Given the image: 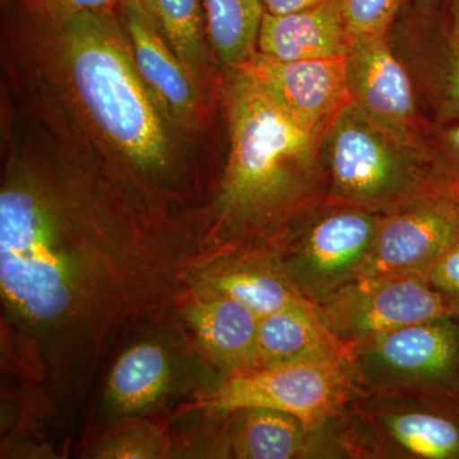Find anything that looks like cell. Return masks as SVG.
Returning a JSON list of instances; mask_svg holds the SVG:
<instances>
[{
	"label": "cell",
	"mask_w": 459,
	"mask_h": 459,
	"mask_svg": "<svg viewBox=\"0 0 459 459\" xmlns=\"http://www.w3.org/2000/svg\"><path fill=\"white\" fill-rule=\"evenodd\" d=\"M316 307L329 329L346 344L451 316L422 274L360 277Z\"/></svg>",
	"instance_id": "10"
},
{
	"label": "cell",
	"mask_w": 459,
	"mask_h": 459,
	"mask_svg": "<svg viewBox=\"0 0 459 459\" xmlns=\"http://www.w3.org/2000/svg\"><path fill=\"white\" fill-rule=\"evenodd\" d=\"M177 56L193 71L204 62L202 0H144Z\"/></svg>",
	"instance_id": "22"
},
{
	"label": "cell",
	"mask_w": 459,
	"mask_h": 459,
	"mask_svg": "<svg viewBox=\"0 0 459 459\" xmlns=\"http://www.w3.org/2000/svg\"><path fill=\"white\" fill-rule=\"evenodd\" d=\"M346 77L351 101L371 120L410 146L430 147L410 75L392 51L388 36L353 38Z\"/></svg>",
	"instance_id": "11"
},
{
	"label": "cell",
	"mask_w": 459,
	"mask_h": 459,
	"mask_svg": "<svg viewBox=\"0 0 459 459\" xmlns=\"http://www.w3.org/2000/svg\"><path fill=\"white\" fill-rule=\"evenodd\" d=\"M230 152L199 223V252L276 243L325 204L328 174L320 142L246 71L226 87Z\"/></svg>",
	"instance_id": "2"
},
{
	"label": "cell",
	"mask_w": 459,
	"mask_h": 459,
	"mask_svg": "<svg viewBox=\"0 0 459 459\" xmlns=\"http://www.w3.org/2000/svg\"><path fill=\"white\" fill-rule=\"evenodd\" d=\"M329 204L385 214L435 195L428 150L404 143L350 102L322 142Z\"/></svg>",
	"instance_id": "4"
},
{
	"label": "cell",
	"mask_w": 459,
	"mask_h": 459,
	"mask_svg": "<svg viewBox=\"0 0 459 459\" xmlns=\"http://www.w3.org/2000/svg\"><path fill=\"white\" fill-rule=\"evenodd\" d=\"M449 36L451 40L459 41V0H448Z\"/></svg>",
	"instance_id": "30"
},
{
	"label": "cell",
	"mask_w": 459,
	"mask_h": 459,
	"mask_svg": "<svg viewBox=\"0 0 459 459\" xmlns=\"http://www.w3.org/2000/svg\"><path fill=\"white\" fill-rule=\"evenodd\" d=\"M356 394L459 395V320L416 323L349 344Z\"/></svg>",
	"instance_id": "7"
},
{
	"label": "cell",
	"mask_w": 459,
	"mask_h": 459,
	"mask_svg": "<svg viewBox=\"0 0 459 459\" xmlns=\"http://www.w3.org/2000/svg\"><path fill=\"white\" fill-rule=\"evenodd\" d=\"M355 394L344 361L296 362L223 377L181 402L178 413L222 418L235 410L264 407L291 413L312 429L340 415Z\"/></svg>",
	"instance_id": "9"
},
{
	"label": "cell",
	"mask_w": 459,
	"mask_h": 459,
	"mask_svg": "<svg viewBox=\"0 0 459 459\" xmlns=\"http://www.w3.org/2000/svg\"><path fill=\"white\" fill-rule=\"evenodd\" d=\"M177 314L199 351L223 377L258 368L259 316L244 305L186 286Z\"/></svg>",
	"instance_id": "16"
},
{
	"label": "cell",
	"mask_w": 459,
	"mask_h": 459,
	"mask_svg": "<svg viewBox=\"0 0 459 459\" xmlns=\"http://www.w3.org/2000/svg\"><path fill=\"white\" fill-rule=\"evenodd\" d=\"M171 202L110 165L5 170L3 337L54 400L80 403L129 337L177 314L201 247Z\"/></svg>",
	"instance_id": "1"
},
{
	"label": "cell",
	"mask_w": 459,
	"mask_h": 459,
	"mask_svg": "<svg viewBox=\"0 0 459 459\" xmlns=\"http://www.w3.org/2000/svg\"><path fill=\"white\" fill-rule=\"evenodd\" d=\"M459 238V201L428 195L383 214L361 277L422 274Z\"/></svg>",
	"instance_id": "12"
},
{
	"label": "cell",
	"mask_w": 459,
	"mask_h": 459,
	"mask_svg": "<svg viewBox=\"0 0 459 459\" xmlns=\"http://www.w3.org/2000/svg\"><path fill=\"white\" fill-rule=\"evenodd\" d=\"M217 419L220 458L303 459L309 429L291 413L247 407Z\"/></svg>",
	"instance_id": "19"
},
{
	"label": "cell",
	"mask_w": 459,
	"mask_h": 459,
	"mask_svg": "<svg viewBox=\"0 0 459 459\" xmlns=\"http://www.w3.org/2000/svg\"><path fill=\"white\" fill-rule=\"evenodd\" d=\"M44 3L56 20L63 21L78 12L115 11L124 0H44Z\"/></svg>",
	"instance_id": "27"
},
{
	"label": "cell",
	"mask_w": 459,
	"mask_h": 459,
	"mask_svg": "<svg viewBox=\"0 0 459 459\" xmlns=\"http://www.w3.org/2000/svg\"><path fill=\"white\" fill-rule=\"evenodd\" d=\"M120 9L142 80L169 122L189 129L199 110L190 69L172 50L144 0H124Z\"/></svg>",
	"instance_id": "15"
},
{
	"label": "cell",
	"mask_w": 459,
	"mask_h": 459,
	"mask_svg": "<svg viewBox=\"0 0 459 459\" xmlns=\"http://www.w3.org/2000/svg\"><path fill=\"white\" fill-rule=\"evenodd\" d=\"M177 453L166 425L148 416H135L114 422L91 437L84 455L98 459H161Z\"/></svg>",
	"instance_id": "21"
},
{
	"label": "cell",
	"mask_w": 459,
	"mask_h": 459,
	"mask_svg": "<svg viewBox=\"0 0 459 459\" xmlns=\"http://www.w3.org/2000/svg\"><path fill=\"white\" fill-rule=\"evenodd\" d=\"M186 283L199 291L231 299L259 318L307 301L287 277L276 243L199 252L190 263Z\"/></svg>",
	"instance_id": "13"
},
{
	"label": "cell",
	"mask_w": 459,
	"mask_h": 459,
	"mask_svg": "<svg viewBox=\"0 0 459 459\" xmlns=\"http://www.w3.org/2000/svg\"><path fill=\"white\" fill-rule=\"evenodd\" d=\"M424 277L442 298L449 316L459 320V238Z\"/></svg>",
	"instance_id": "24"
},
{
	"label": "cell",
	"mask_w": 459,
	"mask_h": 459,
	"mask_svg": "<svg viewBox=\"0 0 459 459\" xmlns=\"http://www.w3.org/2000/svg\"><path fill=\"white\" fill-rule=\"evenodd\" d=\"M323 2L325 0H262L265 13L274 14V16L307 11Z\"/></svg>",
	"instance_id": "29"
},
{
	"label": "cell",
	"mask_w": 459,
	"mask_h": 459,
	"mask_svg": "<svg viewBox=\"0 0 459 459\" xmlns=\"http://www.w3.org/2000/svg\"><path fill=\"white\" fill-rule=\"evenodd\" d=\"M404 0H338L351 39L386 35Z\"/></svg>",
	"instance_id": "23"
},
{
	"label": "cell",
	"mask_w": 459,
	"mask_h": 459,
	"mask_svg": "<svg viewBox=\"0 0 459 459\" xmlns=\"http://www.w3.org/2000/svg\"><path fill=\"white\" fill-rule=\"evenodd\" d=\"M60 22L66 82L108 165L179 201L172 186L178 177L172 124L142 80L126 27L114 11L78 12Z\"/></svg>",
	"instance_id": "3"
},
{
	"label": "cell",
	"mask_w": 459,
	"mask_h": 459,
	"mask_svg": "<svg viewBox=\"0 0 459 459\" xmlns=\"http://www.w3.org/2000/svg\"><path fill=\"white\" fill-rule=\"evenodd\" d=\"M349 344L325 325L316 304L290 305L259 319L258 368L296 362L344 361Z\"/></svg>",
	"instance_id": "17"
},
{
	"label": "cell",
	"mask_w": 459,
	"mask_h": 459,
	"mask_svg": "<svg viewBox=\"0 0 459 459\" xmlns=\"http://www.w3.org/2000/svg\"><path fill=\"white\" fill-rule=\"evenodd\" d=\"M430 160L434 192L442 193L459 201V166L437 156L433 150Z\"/></svg>",
	"instance_id": "28"
},
{
	"label": "cell",
	"mask_w": 459,
	"mask_h": 459,
	"mask_svg": "<svg viewBox=\"0 0 459 459\" xmlns=\"http://www.w3.org/2000/svg\"><path fill=\"white\" fill-rule=\"evenodd\" d=\"M327 431L336 459H459V395L355 394Z\"/></svg>",
	"instance_id": "6"
},
{
	"label": "cell",
	"mask_w": 459,
	"mask_h": 459,
	"mask_svg": "<svg viewBox=\"0 0 459 459\" xmlns=\"http://www.w3.org/2000/svg\"><path fill=\"white\" fill-rule=\"evenodd\" d=\"M439 74V101L444 120L459 119V41L448 39Z\"/></svg>",
	"instance_id": "25"
},
{
	"label": "cell",
	"mask_w": 459,
	"mask_h": 459,
	"mask_svg": "<svg viewBox=\"0 0 459 459\" xmlns=\"http://www.w3.org/2000/svg\"><path fill=\"white\" fill-rule=\"evenodd\" d=\"M222 379L178 314L152 323L129 337L111 359L92 437L120 420L152 415L174 398L188 400Z\"/></svg>",
	"instance_id": "5"
},
{
	"label": "cell",
	"mask_w": 459,
	"mask_h": 459,
	"mask_svg": "<svg viewBox=\"0 0 459 459\" xmlns=\"http://www.w3.org/2000/svg\"><path fill=\"white\" fill-rule=\"evenodd\" d=\"M429 142L434 153L459 166V119L444 120L429 133Z\"/></svg>",
	"instance_id": "26"
},
{
	"label": "cell",
	"mask_w": 459,
	"mask_h": 459,
	"mask_svg": "<svg viewBox=\"0 0 459 459\" xmlns=\"http://www.w3.org/2000/svg\"><path fill=\"white\" fill-rule=\"evenodd\" d=\"M346 57L285 62L259 53L241 71L305 128L323 137L338 114L351 102Z\"/></svg>",
	"instance_id": "14"
},
{
	"label": "cell",
	"mask_w": 459,
	"mask_h": 459,
	"mask_svg": "<svg viewBox=\"0 0 459 459\" xmlns=\"http://www.w3.org/2000/svg\"><path fill=\"white\" fill-rule=\"evenodd\" d=\"M205 32L223 65L240 69L258 54L262 0H202Z\"/></svg>",
	"instance_id": "20"
},
{
	"label": "cell",
	"mask_w": 459,
	"mask_h": 459,
	"mask_svg": "<svg viewBox=\"0 0 459 459\" xmlns=\"http://www.w3.org/2000/svg\"><path fill=\"white\" fill-rule=\"evenodd\" d=\"M351 42L338 0H325L296 13H265L258 51L285 62L332 59L349 56Z\"/></svg>",
	"instance_id": "18"
},
{
	"label": "cell",
	"mask_w": 459,
	"mask_h": 459,
	"mask_svg": "<svg viewBox=\"0 0 459 459\" xmlns=\"http://www.w3.org/2000/svg\"><path fill=\"white\" fill-rule=\"evenodd\" d=\"M382 219L362 208L325 202L296 220L276 247L299 294L318 305L360 279Z\"/></svg>",
	"instance_id": "8"
}]
</instances>
